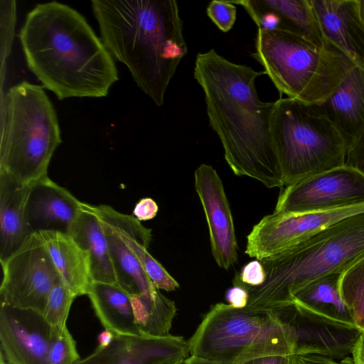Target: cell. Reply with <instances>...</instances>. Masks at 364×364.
<instances>
[{
    "instance_id": "1",
    "label": "cell",
    "mask_w": 364,
    "mask_h": 364,
    "mask_svg": "<svg viewBox=\"0 0 364 364\" xmlns=\"http://www.w3.org/2000/svg\"><path fill=\"white\" fill-rule=\"evenodd\" d=\"M264 74L228 60L213 48L196 55L193 71L204 93L210 126L234 174L269 188H282L272 134L274 102L262 101L255 86Z\"/></svg>"
},
{
    "instance_id": "4",
    "label": "cell",
    "mask_w": 364,
    "mask_h": 364,
    "mask_svg": "<svg viewBox=\"0 0 364 364\" xmlns=\"http://www.w3.org/2000/svg\"><path fill=\"white\" fill-rule=\"evenodd\" d=\"M364 257V212L345 218L262 262L263 284H233L248 291L247 306L273 309L293 302V294L321 277L343 273Z\"/></svg>"
},
{
    "instance_id": "12",
    "label": "cell",
    "mask_w": 364,
    "mask_h": 364,
    "mask_svg": "<svg viewBox=\"0 0 364 364\" xmlns=\"http://www.w3.org/2000/svg\"><path fill=\"white\" fill-rule=\"evenodd\" d=\"M362 212L364 205L323 212H273L252 228L245 252L259 261L272 257L331 224Z\"/></svg>"
},
{
    "instance_id": "42",
    "label": "cell",
    "mask_w": 364,
    "mask_h": 364,
    "mask_svg": "<svg viewBox=\"0 0 364 364\" xmlns=\"http://www.w3.org/2000/svg\"><path fill=\"white\" fill-rule=\"evenodd\" d=\"M356 3L360 17L364 23V0H356Z\"/></svg>"
},
{
    "instance_id": "8",
    "label": "cell",
    "mask_w": 364,
    "mask_h": 364,
    "mask_svg": "<svg viewBox=\"0 0 364 364\" xmlns=\"http://www.w3.org/2000/svg\"><path fill=\"white\" fill-rule=\"evenodd\" d=\"M272 134L284 186L345 165L346 142L314 105L289 97L275 101Z\"/></svg>"
},
{
    "instance_id": "35",
    "label": "cell",
    "mask_w": 364,
    "mask_h": 364,
    "mask_svg": "<svg viewBox=\"0 0 364 364\" xmlns=\"http://www.w3.org/2000/svg\"><path fill=\"white\" fill-rule=\"evenodd\" d=\"M291 364H355L352 356L341 360L318 355H291Z\"/></svg>"
},
{
    "instance_id": "34",
    "label": "cell",
    "mask_w": 364,
    "mask_h": 364,
    "mask_svg": "<svg viewBox=\"0 0 364 364\" xmlns=\"http://www.w3.org/2000/svg\"><path fill=\"white\" fill-rule=\"evenodd\" d=\"M345 164L364 175V129L348 147Z\"/></svg>"
},
{
    "instance_id": "13",
    "label": "cell",
    "mask_w": 364,
    "mask_h": 364,
    "mask_svg": "<svg viewBox=\"0 0 364 364\" xmlns=\"http://www.w3.org/2000/svg\"><path fill=\"white\" fill-rule=\"evenodd\" d=\"M53 333L41 314L1 303V352L9 364H50Z\"/></svg>"
},
{
    "instance_id": "3",
    "label": "cell",
    "mask_w": 364,
    "mask_h": 364,
    "mask_svg": "<svg viewBox=\"0 0 364 364\" xmlns=\"http://www.w3.org/2000/svg\"><path fill=\"white\" fill-rule=\"evenodd\" d=\"M100 38L157 105L188 53L175 0H92Z\"/></svg>"
},
{
    "instance_id": "41",
    "label": "cell",
    "mask_w": 364,
    "mask_h": 364,
    "mask_svg": "<svg viewBox=\"0 0 364 364\" xmlns=\"http://www.w3.org/2000/svg\"><path fill=\"white\" fill-rule=\"evenodd\" d=\"M183 364H218L216 363L200 359L196 357L189 355L183 363Z\"/></svg>"
},
{
    "instance_id": "40",
    "label": "cell",
    "mask_w": 364,
    "mask_h": 364,
    "mask_svg": "<svg viewBox=\"0 0 364 364\" xmlns=\"http://www.w3.org/2000/svg\"><path fill=\"white\" fill-rule=\"evenodd\" d=\"M114 338V335L111 331L105 329L97 337L98 347L100 348L108 347L112 343Z\"/></svg>"
},
{
    "instance_id": "24",
    "label": "cell",
    "mask_w": 364,
    "mask_h": 364,
    "mask_svg": "<svg viewBox=\"0 0 364 364\" xmlns=\"http://www.w3.org/2000/svg\"><path fill=\"white\" fill-rule=\"evenodd\" d=\"M87 296L105 330L114 336L141 335L135 323L131 296L117 284L93 282Z\"/></svg>"
},
{
    "instance_id": "31",
    "label": "cell",
    "mask_w": 364,
    "mask_h": 364,
    "mask_svg": "<svg viewBox=\"0 0 364 364\" xmlns=\"http://www.w3.org/2000/svg\"><path fill=\"white\" fill-rule=\"evenodd\" d=\"M1 74L6 70L7 58L11 50L16 21L15 1L1 0Z\"/></svg>"
},
{
    "instance_id": "29",
    "label": "cell",
    "mask_w": 364,
    "mask_h": 364,
    "mask_svg": "<svg viewBox=\"0 0 364 364\" xmlns=\"http://www.w3.org/2000/svg\"><path fill=\"white\" fill-rule=\"evenodd\" d=\"M75 298L60 278L50 291L43 315L53 330L60 331L66 326L69 311Z\"/></svg>"
},
{
    "instance_id": "36",
    "label": "cell",
    "mask_w": 364,
    "mask_h": 364,
    "mask_svg": "<svg viewBox=\"0 0 364 364\" xmlns=\"http://www.w3.org/2000/svg\"><path fill=\"white\" fill-rule=\"evenodd\" d=\"M159 207L151 198H141L134 206L133 216L139 221L153 219L157 215Z\"/></svg>"
},
{
    "instance_id": "43",
    "label": "cell",
    "mask_w": 364,
    "mask_h": 364,
    "mask_svg": "<svg viewBox=\"0 0 364 364\" xmlns=\"http://www.w3.org/2000/svg\"><path fill=\"white\" fill-rule=\"evenodd\" d=\"M0 364H6V360L1 352L0 353Z\"/></svg>"
},
{
    "instance_id": "38",
    "label": "cell",
    "mask_w": 364,
    "mask_h": 364,
    "mask_svg": "<svg viewBox=\"0 0 364 364\" xmlns=\"http://www.w3.org/2000/svg\"><path fill=\"white\" fill-rule=\"evenodd\" d=\"M291 355H272L262 356L246 361L242 364H291Z\"/></svg>"
},
{
    "instance_id": "23",
    "label": "cell",
    "mask_w": 364,
    "mask_h": 364,
    "mask_svg": "<svg viewBox=\"0 0 364 364\" xmlns=\"http://www.w3.org/2000/svg\"><path fill=\"white\" fill-rule=\"evenodd\" d=\"M68 234L88 253L92 281L117 284L107 237L94 205L82 202Z\"/></svg>"
},
{
    "instance_id": "19",
    "label": "cell",
    "mask_w": 364,
    "mask_h": 364,
    "mask_svg": "<svg viewBox=\"0 0 364 364\" xmlns=\"http://www.w3.org/2000/svg\"><path fill=\"white\" fill-rule=\"evenodd\" d=\"M28 186L0 171V262L6 261L33 233L27 219Z\"/></svg>"
},
{
    "instance_id": "32",
    "label": "cell",
    "mask_w": 364,
    "mask_h": 364,
    "mask_svg": "<svg viewBox=\"0 0 364 364\" xmlns=\"http://www.w3.org/2000/svg\"><path fill=\"white\" fill-rule=\"evenodd\" d=\"M206 13L220 31L228 32L235 23L237 8L230 1L213 0L208 4Z\"/></svg>"
},
{
    "instance_id": "6",
    "label": "cell",
    "mask_w": 364,
    "mask_h": 364,
    "mask_svg": "<svg viewBox=\"0 0 364 364\" xmlns=\"http://www.w3.org/2000/svg\"><path fill=\"white\" fill-rule=\"evenodd\" d=\"M253 58L281 95L310 105L325 101L345 75L348 58L293 33L258 28Z\"/></svg>"
},
{
    "instance_id": "18",
    "label": "cell",
    "mask_w": 364,
    "mask_h": 364,
    "mask_svg": "<svg viewBox=\"0 0 364 364\" xmlns=\"http://www.w3.org/2000/svg\"><path fill=\"white\" fill-rule=\"evenodd\" d=\"M81 204L69 191L48 176L28 185L26 209L32 232L68 233L80 210Z\"/></svg>"
},
{
    "instance_id": "9",
    "label": "cell",
    "mask_w": 364,
    "mask_h": 364,
    "mask_svg": "<svg viewBox=\"0 0 364 364\" xmlns=\"http://www.w3.org/2000/svg\"><path fill=\"white\" fill-rule=\"evenodd\" d=\"M1 264V303L43 316L50 291L60 277L41 235L32 233Z\"/></svg>"
},
{
    "instance_id": "20",
    "label": "cell",
    "mask_w": 364,
    "mask_h": 364,
    "mask_svg": "<svg viewBox=\"0 0 364 364\" xmlns=\"http://www.w3.org/2000/svg\"><path fill=\"white\" fill-rule=\"evenodd\" d=\"M101 218L117 230L156 288L171 291L179 287L177 281L148 252L151 229L142 225L134 216L119 213L113 208L106 209Z\"/></svg>"
},
{
    "instance_id": "30",
    "label": "cell",
    "mask_w": 364,
    "mask_h": 364,
    "mask_svg": "<svg viewBox=\"0 0 364 364\" xmlns=\"http://www.w3.org/2000/svg\"><path fill=\"white\" fill-rule=\"evenodd\" d=\"M50 349V364H76L80 360L75 341L67 326L54 331Z\"/></svg>"
},
{
    "instance_id": "2",
    "label": "cell",
    "mask_w": 364,
    "mask_h": 364,
    "mask_svg": "<svg viewBox=\"0 0 364 364\" xmlns=\"http://www.w3.org/2000/svg\"><path fill=\"white\" fill-rule=\"evenodd\" d=\"M19 38L29 70L58 100L103 97L118 80L101 38L65 4H37L26 15Z\"/></svg>"
},
{
    "instance_id": "7",
    "label": "cell",
    "mask_w": 364,
    "mask_h": 364,
    "mask_svg": "<svg viewBox=\"0 0 364 364\" xmlns=\"http://www.w3.org/2000/svg\"><path fill=\"white\" fill-rule=\"evenodd\" d=\"M189 354L218 364H242L272 355H293L288 330L273 309L211 307L188 341Z\"/></svg>"
},
{
    "instance_id": "27",
    "label": "cell",
    "mask_w": 364,
    "mask_h": 364,
    "mask_svg": "<svg viewBox=\"0 0 364 364\" xmlns=\"http://www.w3.org/2000/svg\"><path fill=\"white\" fill-rule=\"evenodd\" d=\"M131 301L134 320L141 334L166 336L176 313L174 301L159 289L149 294L132 296Z\"/></svg>"
},
{
    "instance_id": "26",
    "label": "cell",
    "mask_w": 364,
    "mask_h": 364,
    "mask_svg": "<svg viewBox=\"0 0 364 364\" xmlns=\"http://www.w3.org/2000/svg\"><path fill=\"white\" fill-rule=\"evenodd\" d=\"M99 218L107 237L117 284L130 296L149 294L157 290L117 230L106 220Z\"/></svg>"
},
{
    "instance_id": "11",
    "label": "cell",
    "mask_w": 364,
    "mask_h": 364,
    "mask_svg": "<svg viewBox=\"0 0 364 364\" xmlns=\"http://www.w3.org/2000/svg\"><path fill=\"white\" fill-rule=\"evenodd\" d=\"M289 331L293 355H318L341 360L353 355L363 331L293 301L273 309Z\"/></svg>"
},
{
    "instance_id": "33",
    "label": "cell",
    "mask_w": 364,
    "mask_h": 364,
    "mask_svg": "<svg viewBox=\"0 0 364 364\" xmlns=\"http://www.w3.org/2000/svg\"><path fill=\"white\" fill-rule=\"evenodd\" d=\"M242 284L250 287H258L264 284L266 274L259 260L255 259L244 265L239 274L235 275Z\"/></svg>"
},
{
    "instance_id": "14",
    "label": "cell",
    "mask_w": 364,
    "mask_h": 364,
    "mask_svg": "<svg viewBox=\"0 0 364 364\" xmlns=\"http://www.w3.org/2000/svg\"><path fill=\"white\" fill-rule=\"evenodd\" d=\"M195 189L202 205L217 264L229 269L237 260V243L230 207L215 169L203 164L195 171Z\"/></svg>"
},
{
    "instance_id": "28",
    "label": "cell",
    "mask_w": 364,
    "mask_h": 364,
    "mask_svg": "<svg viewBox=\"0 0 364 364\" xmlns=\"http://www.w3.org/2000/svg\"><path fill=\"white\" fill-rule=\"evenodd\" d=\"M341 291L354 325L364 331V257L342 274Z\"/></svg>"
},
{
    "instance_id": "10",
    "label": "cell",
    "mask_w": 364,
    "mask_h": 364,
    "mask_svg": "<svg viewBox=\"0 0 364 364\" xmlns=\"http://www.w3.org/2000/svg\"><path fill=\"white\" fill-rule=\"evenodd\" d=\"M360 205H364V175L345 164L285 186L274 212H323Z\"/></svg>"
},
{
    "instance_id": "22",
    "label": "cell",
    "mask_w": 364,
    "mask_h": 364,
    "mask_svg": "<svg viewBox=\"0 0 364 364\" xmlns=\"http://www.w3.org/2000/svg\"><path fill=\"white\" fill-rule=\"evenodd\" d=\"M242 6L250 16L270 13L279 20L277 29L300 36L316 45L325 47V41L310 0L230 1Z\"/></svg>"
},
{
    "instance_id": "44",
    "label": "cell",
    "mask_w": 364,
    "mask_h": 364,
    "mask_svg": "<svg viewBox=\"0 0 364 364\" xmlns=\"http://www.w3.org/2000/svg\"><path fill=\"white\" fill-rule=\"evenodd\" d=\"M76 364H92L87 362L85 359L79 360Z\"/></svg>"
},
{
    "instance_id": "5",
    "label": "cell",
    "mask_w": 364,
    "mask_h": 364,
    "mask_svg": "<svg viewBox=\"0 0 364 364\" xmlns=\"http://www.w3.org/2000/svg\"><path fill=\"white\" fill-rule=\"evenodd\" d=\"M61 142L56 112L43 86L22 81L1 96L0 171L28 186L48 176Z\"/></svg>"
},
{
    "instance_id": "25",
    "label": "cell",
    "mask_w": 364,
    "mask_h": 364,
    "mask_svg": "<svg viewBox=\"0 0 364 364\" xmlns=\"http://www.w3.org/2000/svg\"><path fill=\"white\" fill-rule=\"evenodd\" d=\"M342 274H327L306 284L293 294V301L336 321L355 326L341 294Z\"/></svg>"
},
{
    "instance_id": "21",
    "label": "cell",
    "mask_w": 364,
    "mask_h": 364,
    "mask_svg": "<svg viewBox=\"0 0 364 364\" xmlns=\"http://www.w3.org/2000/svg\"><path fill=\"white\" fill-rule=\"evenodd\" d=\"M38 233L64 284L76 297L87 295L93 282L88 253L68 233L58 231Z\"/></svg>"
},
{
    "instance_id": "39",
    "label": "cell",
    "mask_w": 364,
    "mask_h": 364,
    "mask_svg": "<svg viewBox=\"0 0 364 364\" xmlns=\"http://www.w3.org/2000/svg\"><path fill=\"white\" fill-rule=\"evenodd\" d=\"M352 358L355 364H364V331L354 349Z\"/></svg>"
},
{
    "instance_id": "37",
    "label": "cell",
    "mask_w": 364,
    "mask_h": 364,
    "mask_svg": "<svg viewBox=\"0 0 364 364\" xmlns=\"http://www.w3.org/2000/svg\"><path fill=\"white\" fill-rule=\"evenodd\" d=\"M225 299L233 308L242 309L247 306L249 294L243 286L235 284L227 291Z\"/></svg>"
},
{
    "instance_id": "17",
    "label": "cell",
    "mask_w": 364,
    "mask_h": 364,
    "mask_svg": "<svg viewBox=\"0 0 364 364\" xmlns=\"http://www.w3.org/2000/svg\"><path fill=\"white\" fill-rule=\"evenodd\" d=\"M314 105L333 124L348 149L364 129V68L348 58L338 86L325 101Z\"/></svg>"
},
{
    "instance_id": "16",
    "label": "cell",
    "mask_w": 364,
    "mask_h": 364,
    "mask_svg": "<svg viewBox=\"0 0 364 364\" xmlns=\"http://www.w3.org/2000/svg\"><path fill=\"white\" fill-rule=\"evenodd\" d=\"M325 41L364 68V23L356 0H310Z\"/></svg>"
},
{
    "instance_id": "15",
    "label": "cell",
    "mask_w": 364,
    "mask_h": 364,
    "mask_svg": "<svg viewBox=\"0 0 364 364\" xmlns=\"http://www.w3.org/2000/svg\"><path fill=\"white\" fill-rule=\"evenodd\" d=\"M188 341L183 337L114 336L107 348L96 349L84 358L92 364H175L189 355Z\"/></svg>"
}]
</instances>
